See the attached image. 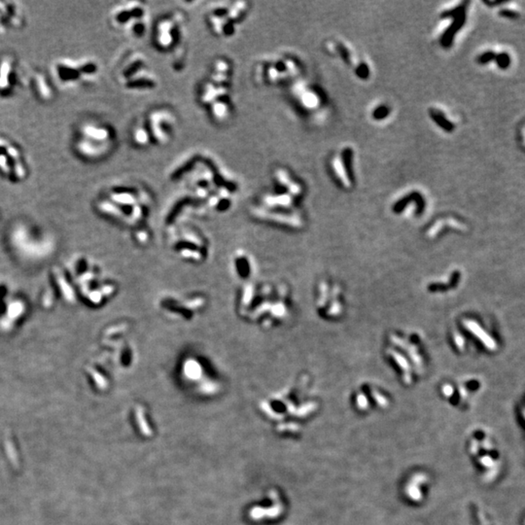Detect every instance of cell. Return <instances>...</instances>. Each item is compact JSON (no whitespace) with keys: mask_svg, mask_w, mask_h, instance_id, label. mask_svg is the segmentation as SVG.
Wrapping results in <instances>:
<instances>
[{"mask_svg":"<svg viewBox=\"0 0 525 525\" xmlns=\"http://www.w3.org/2000/svg\"><path fill=\"white\" fill-rule=\"evenodd\" d=\"M114 127L98 120H84L75 128L73 149L87 162H98L108 157L116 146Z\"/></svg>","mask_w":525,"mask_h":525,"instance_id":"6da1fadb","label":"cell"},{"mask_svg":"<svg viewBox=\"0 0 525 525\" xmlns=\"http://www.w3.org/2000/svg\"><path fill=\"white\" fill-rule=\"evenodd\" d=\"M99 67L90 58H66L54 60L51 73L54 84L60 89L69 90L92 83L98 76Z\"/></svg>","mask_w":525,"mask_h":525,"instance_id":"7a4b0ae2","label":"cell"},{"mask_svg":"<svg viewBox=\"0 0 525 525\" xmlns=\"http://www.w3.org/2000/svg\"><path fill=\"white\" fill-rule=\"evenodd\" d=\"M118 82L127 90H153L157 79L150 71L146 57L139 53L128 54L117 70Z\"/></svg>","mask_w":525,"mask_h":525,"instance_id":"3957f363","label":"cell"},{"mask_svg":"<svg viewBox=\"0 0 525 525\" xmlns=\"http://www.w3.org/2000/svg\"><path fill=\"white\" fill-rule=\"evenodd\" d=\"M249 11V3L233 2L228 6H216L206 14V22L211 32L221 38L233 36L236 25L243 20Z\"/></svg>","mask_w":525,"mask_h":525,"instance_id":"277c9868","label":"cell"},{"mask_svg":"<svg viewBox=\"0 0 525 525\" xmlns=\"http://www.w3.org/2000/svg\"><path fill=\"white\" fill-rule=\"evenodd\" d=\"M29 174L23 151L16 142L0 135V176L10 183L24 181Z\"/></svg>","mask_w":525,"mask_h":525,"instance_id":"5b68a950","label":"cell"},{"mask_svg":"<svg viewBox=\"0 0 525 525\" xmlns=\"http://www.w3.org/2000/svg\"><path fill=\"white\" fill-rule=\"evenodd\" d=\"M147 8L141 2H127L115 7L110 14L111 24L132 36L141 37L146 32Z\"/></svg>","mask_w":525,"mask_h":525,"instance_id":"8992f818","label":"cell"},{"mask_svg":"<svg viewBox=\"0 0 525 525\" xmlns=\"http://www.w3.org/2000/svg\"><path fill=\"white\" fill-rule=\"evenodd\" d=\"M144 119L153 143L164 146L172 140L177 126L173 110L164 106L155 107L147 113Z\"/></svg>","mask_w":525,"mask_h":525,"instance_id":"52a82bcc","label":"cell"},{"mask_svg":"<svg viewBox=\"0 0 525 525\" xmlns=\"http://www.w3.org/2000/svg\"><path fill=\"white\" fill-rule=\"evenodd\" d=\"M185 21L181 12H173L160 18L154 27V45L164 52L173 50L179 44Z\"/></svg>","mask_w":525,"mask_h":525,"instance_id":"ba28073f","label":"cell"},{"mask_svg":"<svg viewBox=\"0 0 525 525\" xmlns=\"http://www.w3.org/2000/svg\"><path fill=\"white\" fill-rule=\"evenodd\" d=\"M24 19L23 9L18 3L0 1V35L21 28Z\"/></svg>","mask_w":525,"mask_h":525,"instance_id":"9c48e42d","label":"cell"},{"mask_svg":"<svg viewBox=\"0 0 525 525\" xmlns=\"http://www.w3.org/2000/svg\"><path fill=\"white\" fill-rule=\"evenodd\" d=\"M17 63L12 55L0 57V97L9 96L17 84Z\"/></svg>","mask_w":525,"mask_h":525,"instance_id":"30bf717a","label":"cell"},{"mask_svg":"<svg viewBox=\"0 0 525 525\" xmlns=\"http://www.w3.org/2000/svg\"><path fill=\"white\" fill-rule=\"evenodd\" d=\"M206 109L211 120L218 125H224L228 123L232 119L234 113V106L230 94L215 99Z\"/></svg>","mask_w":525,"mask_h":525,"instance_id":"8fae6325","label":"cell"},{"mask_svg":"<svg viewBox=\"0 0 525 525\" xmlns=\"http://www.w3.org/2000/svg\"><path fill=\"white\" fill-rule=\"evenodd\" d=\"M232 75L233 65L231 61L225 57H218L212 62L208 80L220 86L230 87Z\"/></svg>","mask_w":525,"mask_h":525,"instance_id":"7c38bea8","label":"cell"},{"mask_svg":"<svg viewBox=\"0 0 525 525\" xmlns=\"http://www.w3.org/2000/svg\"><path fill=\"white\" fill-rule=\"evenodd\" d=\"M228 94H230V87L214 84L208 79L199 86V100L200 104L204 107H207L219 97Z\"/></svg>","mask_w":525,"mask_h":525,"instance_id":"4fadbf2b","label":"cell"},{"mask_svg":"<svg viewBox=\"0 0 525 525\" xmlns=\"http://www.w3.org/2000/svg\"><path fill=\"white\" fill-rule=\"evenodd\" d=\"M130 140L134 146L138 148H146L153 143L144 117L137 120L131 127Z\"/></svg>","mask_w":525,"mask_h":525,"instance_id":"5bb4252c","label":"cell"},{"mask_svg":"<svg viewBox=\"0 0 525 525\" xmlns=\"http://www.w3.org/2000/svg\"><path fill=\"white\" fill-rule=\"evenodd\" d=\"M31 85L33 91L36 93L39 99L43 101H49L53 98L54 93L50 84L46 80L45 76L41 73H36L31 77Z\"/></svg>","mask_w":525,"mask_h":525,"instance_id":"9a60e30c","label":"cell"},{"mask_svg":"<svg viewBox=\"0 0 525 525\" xmlns=\"http://www.w3.org/2000/svg\"><path fill=\"white\" fill-rule=\"evenodd\" d=\"M465 11H464V8L463 7H458L457 9V13H456V18L453 22V25L448 29V32L446 33L445 35V44L446 45H450L451 42L453 41V37L454 36V34L456 33V31L463 25V23L465 22Z\"/></svg>","mask_w":525,"mask_h":525,"instance_id":"2e32d148","label":"cell"},{"mask_svg":"<svg viewBox=\"0 0 525 525\" xmlns=\"http://www.w3.org/2000/svg\"><path fill=\"white\" fill-rule=\"evenodd\" d=\"M495 60H496L497 65L501 69H507L508 67L511 65V56L507 53L496 54Z\"/></svg>","mask_w":525,"mask_h":525,"instance_id":"e0dca14e","label":"cell"},{"mask_svg":"<svg viewBox=\"0 0 525 525\" xmlns=\"http://www.w3.org/2000/svg\"><path fill=\"white\" fill-rule=\"evenodd\" d=\"M5 448H6V451H7V454L10 458V460L12 461V463L14 465H17L18 464V457H17V453L15 452V449L13 447V444L10 440H6L5 441Z\"/></svg>","mask_w":525,"mask_h":525,"instance_id":"ac0fdd59","label":"cell"},{"mask_svg":"<svg viewBox=\"0 0 525 525\" xmlns=\"http://www.w3.org/2000/svg\"><path fill=\"white\" fill-rule=\"evenodd\" d=\"M495 56H496V54L494 52H486L478 57V61L481 64H487L491 60L495 59Z\"/></svg>","mask_w":525,"mask_h":525,"instance_id":"d6986e66","label":"cell"},{"mask_svg":"<svg viewBox=\"0 0 525 525\" xmlns=\"http://www.w3.org/2000/svg\"><path fill=\"white\" fill-rule=\"evenodd\" d=\"M500 15H501L502 17H506V18H519V14H518L517 12H515V11H511V10H508V9L500 11Z\"/></svg>","mask_w":525,"mask_h":525,"instance_id":"ffe728a7","label":"cell"},{"mask_svg":"<svg viewBox=\"0 0 525 525\" xmlns=\"http://www.w3.org/2000/svg\"><path fill=\"white\" fill-rule=\"evenodd\" d=\"M524 525H525V521H524Z\"/></svg>","mask_w":525,"mask_h":525,"instance_id":"44dd1931","label":"cell"}]
</instances>
